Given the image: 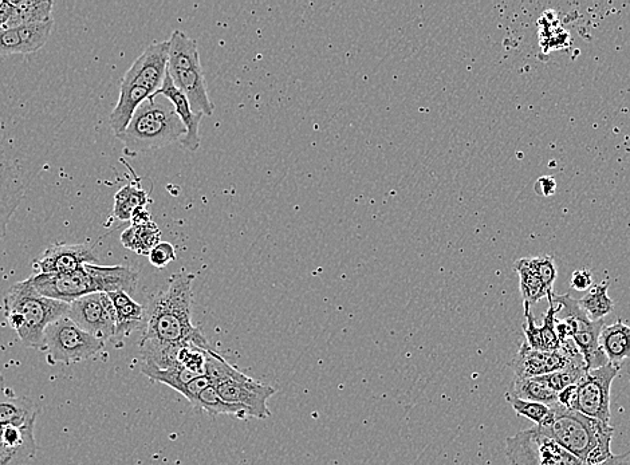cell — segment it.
Listing matches in <instances>:
<instances>
[{
    "mask_svg": "<svg viewBox=\"0 0 630 465\" xmlns=\"http://www.w3.org/2000/svg\"><path fill=\"white\" fill-rule=\"evenodd\" d=\"M195 275L181 271L169 279L167 289L149 298L140 348L192 344L210 349L207 338L192 323Z\"/></svg>",
    "mask_w": 630,
    "mask_h": 465,
    "instance_id": "obj_1",
    "label": "cell"
},
{
    "mask_svg": "<svg viewBox=\"0 0 630 465\" xmlns=\"http://www.w3.org/2000/svg\"><path fill=\"white\" fill-rule=\"evenodd\" d=\"M43 297L72 303L85 295L125 291L132 294L139 283V273L125 266L85 264L72 273L37 274L29 278Z\"/></svg>",
    "mask_w": 630,
    "mask_h": 465,
    "instance_id": "obj_2",
    "label": "cell"
},
{
    "mask_svg": "<svg viewBox=\"0 0 630 465\" xmlns=\"http://www.w3.org/2000/svg\"><path fill=\"white\" fill-rule=\"evenodd\" d=\"M539 428L584 464H600L613 456L614 428L580 412L557 405Z\"/></svg>",
    "mask_w": 630,
    "mask_h": 465,
    "instance_id": "obj_3",
    "label": "cell"
},
{
    "mask_svg": "<svg viewBox=\"0 0 630 465\" xmlns=\"http://www.w3.org/2000/svg\"><path fill=\"white\" fill-rule=\"evenodd\" d=\"M3 310L22 345L42 352L47 327L68 315L69 303L43 297L26 279L10 287Z\"/></svg>",
    "mask_w": 630,
    "mask_h": 465,
    "instance_id": "obj_4",
    "label": "cell"
},
{
    "mask_svg": "<svg viewBox=\"0 0 630 465\" xmlns=\"http://www.w3.org/2000/svg\"><path fill=\"white\" fill-rule=\"evenodd\" d=\"M184 135L183 122L177 117L171 102L153 97L136 110L135 116L117 139L124 144L125 153L139 155L168 147L183 139Z\"/></svg>",
    "mask_w": 630,
    "mask_h": 465,
    "instance_id": "obj_5",
    "label": "cell"
},
{
    "mask_svg": "<svg viewBox=\"0 0 630 465\" xmlns=\"http://www.w3.org/2000/svg\"><path fill=\"white\" fill-rule=\"evenodd\" d=\"M206 376L226 403L247 412L248 417L266 420L271 416L269 400L277 393L274 386L246 376L215 350H208Z\"/></svg>",
    "mask_w": 630,
    "mask_h": 465,
    "instance_id": "obj_6",
    "label": "cell"
},
{
    "mask_svg": "<svg viewBox=\"0 0 630 465\" xmlns=\"http://www.w3.org/2000/svg\"><path fill=\"white\" fill-rule=\"evenodd\" d=\"M168 42V74L173 84L188 98L194 112L212 116L215 105L208 96L198 42L179 30L173 31Z\"/></svg>",
    "mask_w": 630,
    "mask_h": 465,
    "instance_id": "obj_7",
    "label": "cell"
},
{
    "mask_svg": "<svg viewBox=\"0 0 630 465\" xmlns=\"http://www.w3.org/2000/svg\"><path fill=\"white\" fill-rule=\"evenodd\" d=\"M547 298L561 307V313L565 314V318L555 319V330H557L559 341L573 340L576 342L585 358L588 370L602 368V366L610 364L600 345L601 331L605 326L604 319L592 321L572 295L553 293Z\"/></svg>",
    "mask_w": 630,
    "mask_h": 465,
    "instance_id": "obj_8",
    "label": "cell"
},
{
    "mask_svg": "<svg viewBox=\"0 0 630 465\" xmlns=\"http://www.w3.org/2000/svg\"><path fill=\"white\" fill-rule=\"evenodd\" d=\"M104 348L105 342L90 336L65 315L47 327L42 352L50 365L69 366L97 356Z\"/></svg>",
    "mask_w": 630,
    "mask_h": 465,
    "instance_id": "obj_9",
    "label": "cell"
},
{
    "mask_svg": "<svg viewBox=\"0 0 630 465\" xmlns=\"http://www.w3.org/2000/svg\"><path fill=\"white\" fill-rule=\"evenodd\" d=\"M506 455L510 465H585L537 425L509 437Z\"/></svg>",
    "mask_w": 630,
    "mask_h": 465,
    "instance_id": "obj_10",
    "label": "cell"
},
{
    "mask_svg": "<svg viewBox=\"0 0 630 465\" xmlns=\"http://www.w3.org/2000/svg\"><path fill=\"white\" fill-rule=\"evenodd\" d=\"M618 372L620 368L612 364L588 370L577 384V398L573 411L609 424L612 417L610 415V390Z\"/></svg>",
    "mask_w": 630,
    "mask_h": 465,
    "instance_id": "obj_11",
    "label": "cell"
},
{
    "mask_svg": "<svg viewBox=\"0 0 630 465\" xmlns=\"http://www.w3.org/2000/svg\"><path fill=\"white\" fill-rule=\"evenodd\" d=\"M68 317L90 336L105 344L116 337V310L106 293L76 299L69 305Z\"/></svg>",
    "mask_w": 630,
    "mask_h": 465,
    "instance_id": "obj_12",
    "label": "cell"
},
{
    "mask_svg": "<svg viewBox=\"0 0 630 465\" xmlns=\"http://www.w3.org/2000/svg\"><path fill=\"white\" fill-rule=\"evenodd\" d=\"M582 358L584 356L573 340L562 341L561 348L555 352H539L531 349L525 342L511 362V368L514 370L515 378H534L558 372L565 369L570 362Z\"/></svg>",
    "mask_w": 630,
    "mask_h": 465,
    "instance_id": "obj_13",
    "label": "cell"
},
{
    "mask_svg": "<svg viewBox=\"0 0 630 465\" xmlns=\"http://www.w3.org/2000/svg\"><path fill=\"white\" fill-rule=\"evenodd\" d=\"M97 262V256L88 244L57 243L43 252L35 266L39 274H63Z\"/></svg>",
    "mask_w": 630,
    "mask_h": 465,
    "instance_id": "obj_14",
    "label": "cell"
},
{
    "mask_svg": "<svg viewBox=\"0 0 630 465\" xmlns=\"http://www.w3.org/2000/svg\"><path fill=\"white\" fill-rule=\"evenodd\" d=\"M25 195V183L18 165L0 149V238L6 234L14 212Z\"/></svg>",
    "mask_w": 630,
    "mask_h": 465,
    "instance_id": "obj_15",
    "label": "cell"
},
{
    "mask_svg": "<svg viewBox=\"0 0 630 465\" xmlns=\"http://www.w3.org/2000/svg\"><path fill=\"white\" fill-rule=\"evenodd\" d=\"M159 96H163L165 100L171 102L177 117H179L180 121L183 122L185 135L183 139L180 140L181 147H183L185 151L189 152L198 151L200 144H202L199 128L200 122H202L203 114L194 112L191 104H189L188 98L176 88L168 73L163 82V86H161V89L156 94V97Z\"/></svg>",
    "mask_w": 630,
    "mask_h": 465,
    "instance_id": "obj_16",
    "label": "cell"
},
{
    "mask_svg": "<svg viewBox=\"0 0 630 465\" xmlns=\"http://www.w3.org/2000/svg\"><path fill=\"white\" fill-rule=\"evenodd\" d=\"M54 19L0 31V55L31 54L49 41Z\"/></svg>",
    "mask_w": 630,
    "mask_h": 465,
    "instance_id": "obj_17",
    "label": "cell"
},
{
    "mask_svg": "<svg viewBox=\"0 0 630 465\" xmlns=\"http://www.w3.org/2000/svg\"><path fill=\"white\" fill-rule=\"evenodd\" d=\"M549 299V310L543 318V325H535V318L531 313L530 305L523 303L525 307V336L526 344L531 349L539 350V352H555L561 348V341H559L557 330H555V319L557 314L561 313V307L555 305L553 301Z\"/></svg>",
    "mask_w": 630,
    "mask_h": 465,
    "instance_id": "obj_18",
    "label": "cell"
},
{
    "mask_svg": "<svg viewBox=\"0 0 630 465\" xmlns=\"http://www.w3.org/2000/svg\"><path fill=\"white\" fill-rule=\"evenodd\" d=\"M37 416V404L30 398L17 396L0 374V427H23L35 423Z\"/></svg>",
    "mask_w": 630,
    "mask_h": 465,
    "instance_id": "obj_19",
    "label": "cell"
},
{
    "mask_svg": "<svg viewBox=\"0 0 630 465\" xmlns=\"http://www.w3.org/2000/svg\"><path fill=\"white\" fill-rule=\"evenodd\" d=\"M116 310V337H128L140 330L145 322V307L133 301L125 291L108 293Z\"/></svg>",
    "mask_w": 630,
    "mask_h": 465,
    "instance_id": "obj_20",
    "label": "cell"
},
{
    "mask_svg": "<svg viewBox=\"0 0 630 465\" xmlns=\"http://www.w3.org/2000/svg\"><path fill=\"white\" fill-rule=\"evenodd\" d=\"M600 345L610 364L620 368L622 361L630 358V326L621 319L613 325L604 326L601 331Z\"/></svg>",
    "mask_w": 630,
    "mask_h": 465,
    "instance_id": "obj_21",
    "label": "cell"
},
{
    "mask_svg": "<svg viewBox=\"0 0 630 465\" xmlns=\"http://www.w3.org/2000/svg\"><path fill=\"white\" fill-rule=\"evenodd\" d=\"M514 269L519 275V287H521L523 303L531 306L554 293V291L551 293V291L546 289L545 283L539 277L534 258L517 260L514 264Z\"/></svg>",
    "mask_w": 630,
    "mask_h": 465,
    "instance_id": "obj_22",
    "label": "cell"
},
{
    "mask_svg": "<svg viewBox=\"0 0 630 465\" xmlns=\"http://www.w3.org/2000/svg\"><path fill=\"white\" fill-rule=\"evenodd\" d=\"M148 193L141 187L140 180L129 181L114 197L113 214L120 220H131L133 214L141 208H147Z\"/></svg>",
    "mask_w": 630,
    "mask_h": 465,
    "instance_id": "obj_23",
    "label": "cell"
},
{
    "mask_svg": "<svg viewBox=\"0 0 630 465\" xmlns=\"http://www.w3.org/2000/svg\"><path fill=\"white\" fill-rule=\"evenodd\" d=\"M11 3L14 6V13L7 30L53 19L51 18V10H53L54 3L50 0H19V2Z\"/></svg>",
    "mask_w": 630,
    "mask_h": 465,
    "instance_id": "obj_24",
    "label": "cell"
},
{
    "mask_svg": "<svg viewBox=\"0 0 630 465\" xmlns=\"http://www.w3.org/2000/svg\"><path fill=\"white\" fill-rule=\"evenodd\" d=\"M161 231L155 222L147 224H132L121 236V243L125 248L141 255H149L161 242Z\"/></svg>",
    "mask_w": 630,
    "mask_h": 465,
    "instance_id": "obj_25",
    "label": "cell"
},
{
    "mask_svg": "<svg viewBox=\"0 0 630 465\" xmlns=\"http://www.w3.org/2000/svg\"><path fill=\"white\" fill-rule=\"evenodd\" d=\"M511 396L521 398V400L531 401V403L545 404L554 408L559 405L558 393L543 385L537 378H515L511 384L509 392Z\"/></svg>",
    "mask_w": 630,
    "mask_h": 465,
    "instance_id": "obj_26",
    "label": "cell"
},
{
    "mask_svg": "<svg viewBox=\"0 0 630 465\" xmlns=\"http://www.w3.org/2000/svg\"><path fill=\"white\" fill-rule=\"evenodd\" d=\"M609 281L590 287L585 297L578 299V303L592 321H602L606 315L612 313L614 301L608 295Z\"/></svg>",
    "mask_w": 630,
    "mask_h": 465,
    "instance_id": "obj_27",
    "label": "cell"
},
{
    "mask_svg": "<svg viewBox=\"0 0 630 465\" xmlns=\"http://www.w3.org/2000/svg\"><path fill=\"white\" fill-rule=\"evenodd\" d=\"M141 372L148 378H151L152 381L168 385L169 388L177 390L180 394L184 392L185 386L189 382L195 380L196 377H200L199 374L185 369L180 364L172 365L165 369H157L155 366L144 364Z\"/></svg>",
    "mask_w": 630,
    "mask_h": 465,
    "instance_id": "obj_28",
    "label": "cell"
},
{
    "mask_svg": "<svg viewBox=\"0 0 630 465\" xmlns=\"http://www.w3.org/2000/svg\"><path fill=\"white\" fill-rule=\"evenodd\" d=\"M194 408L207 412L208 415L212 417L228 415L238 417L240 420H244L248 417L247 412H244L243 409L226 403V401L219 396L218 390L215 389L214 385L208 386V388L204 389L203 392L199 394Z\"/></svg>",
    "mask_w": 630,
    "mask_h": 465,
    "instance_id": "obj_29",
    "label": "cell"
},
{
    "mask_svg": "<svg viewBox=\"0 0 630 465\" xmlns=\"http://www.w3.org/2000/svg\"><path fill=\"white\" fill-rule=\"evenodd\" d=\"M588 372L586 368V362L584 358L570 362L565 369L558 370V372L545 374V376L535 377L538 381H541L547 388L554 390V392H562L567 386L578 384L581 378Z\"/></svg>",
    "mask_w": 630,
    "mask_h": 465,
    "instance_id": "obj_30",
    "label": "cell"
},
{
    "mask_svg": "<svg viewBox=\"0 0 630 465\" xmlns=\"http://www.w3.org/2000/svg\"><path fill=\"white\" fill-rule=\"evenodd\" d=\"M507 403L517 412L518 416L526 417L527 420L533 421L537 427L546 423L551 415V408L545 404L531 403V401L521 400V398L506 394Z\"/></svg>",
    "mask_w": 630,
    "mask_h": 465,
    "instance_id": "obj_31",
    "label": "cell"
},
{
    "mask_svg": "<svg viewBox=\"0 0 630 465\" xmlns=\"http://www.w3.org/2000/svg\"><path fill=\"white\" fill-rule=\"evenodd\" d=\"M535 267H537L539 277L545 283L546 289L553 293L555 279L558 277L557 264L553 256L543 255L534 258Z\"/></svg>",
    "mask_w": 630,
    "mask_h": 465,
    "instance_id": "obj_32",
    "label": "cell"
},
{
    "mask_svg": "<svg viewBox=\"0 0 630 465\" xmlns=\"http://www.w3.org/2000/svg\"><path fill=\"white\" fill-rule=\"evenodd\" d=\"M149 262L156 269H164L176 259V250L171 243L160 242L148 255Z\"/></svg>",
    "mask_w": 630,
    "mask_h": 465,
    "instance_id": "obj_33",
    "label": "cell"
},
{
    "mask_svg": "<svg viewBox=\"0 0 630 465\" xmlns=\"http://www.w3.org/2000/svg\"><path fill=\"white\" fill-rule=\"evenodd\" d=\"M212 385L210 378L207 376L196 377L195 380L189 382L187 386H185L184 392L181 393L189 403L192 405L196 404V400H198L199 394L203 392L204 389L208 388V386Z\"/></svg>",
    "mask_w": 630,
    "mask_h": 465,
    "instance_id": "obj_34",
    "label": "cell"
},
{
    "mask_svg": "<svg viewBox=\"0 0 630 465\" xmlns=\"http://www.w3.org/2000/svg\"><path fill=\"white\" fill-rule=\"evenodd\" d=\"M593 285L592 271L589 269H581L574 271L572 279H570V287L573 290L585 291L589 290Z\"/></svg>",
    "mask_w": 630,
    "mask_h": 465,
    "instance_id": "obj_35",
    "label": "cell"
},
{
    "mask_svg": "<svg viewBox=\"0 0 630 465\" xmlns=\"http://www.w3.org/2000/svg\"><path fill=\"white\" fill-rule=\"evenodd\" d=\"M555 189H557V183H555V179L550 176H543L535 183V192H537L539 196L549 197L554 195Z\"/></svg>",
    "mask_w": 630,
    "mask_h": 465,
    "instance_id": "obj_36",
    "label": "cell"
},
{
    "mask_svg": "<svg viewBox=\"0 0 630 465\" xmlns=\"http://www.w3.org/2000/svg\"><path fill=\"white\" fill-rule=\"evenodd\" d=\"M14 6L11 2H3L0 6V31L7 30L10 19L13 17Z\"/></svg>",
    "mask_w": 630,
    "mask_h": 465,
    "instance_id": "obj_37",
    "label": "cell"
},
{
    "mask_svg": "<svg viewBox=\"0 0 630 465\" xmlns=\"http://www.w3.org/2000/svg\"><path fill=\"white\" fill-rule=\"evenodd\" d=\"M629 453L624 455H613L610 459L602 461L600 464H585V465H626V459H628Z\"/></svg>",
    "mask_w": 630,
    "mask_h": 465,
    "instance_id": "obj_38",
    "label": "cell"
},
{
    "mask_svg": "<svg viewBox=\"0 0 630 465\" xmlns=\"http://www.w3.org/2000/svg\"><path fill=\"white\" fill-rule=\"evenodd\" d=\"M3 0H0V6H2Z\"/></svg>",
    "mask_w": 630,
    "mask_h": 465,
    "instance_id": "obj_39",
    "label": "cell"
}]
</instances>
